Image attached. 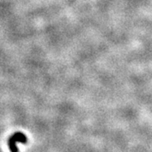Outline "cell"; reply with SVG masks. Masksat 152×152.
<instances>
[{
	"mask_svg": "<svg viewBox=\"0 0 152 152\" xmlns=\"http://www.w3.org/2000/svg\"><path fill=\"white\" fill-rule=\"evenodd\" d=\"M16 142H20L23 144L27 143V138L21 132H17L11 136L9 140V147L11 152H18V148L16 146Z\"/></svg>",
	"mask_w": 152,
	"mask_h": 152,
	"instance_id": "6da1fadb",
	"label": "cell"
}]
</instances>
